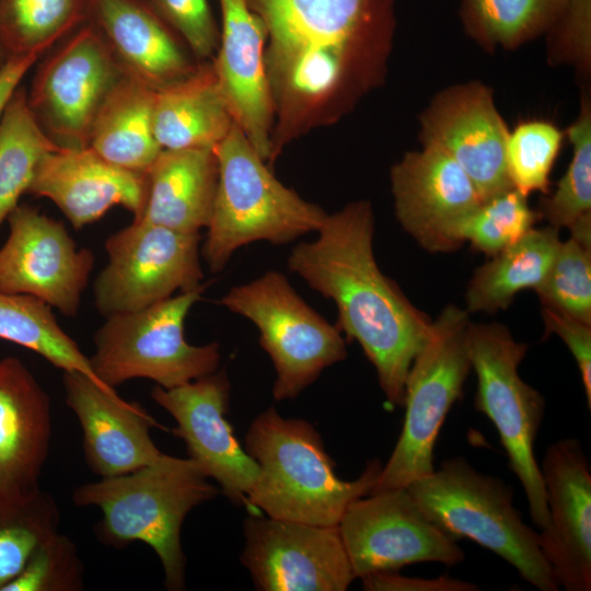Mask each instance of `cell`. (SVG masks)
<instances>
[{"label":"cell","mask_w":591,"mask_h":591,"mask_svg":"<svg viewBox=\"0 0 591 591\" xmlns=\"http://www.w3.org/2000/svg\"><path fill=\"white\" fill-rule=\"evenodd\" d=\"M266 32L274 104V159L297 137L332 121L358 54L384 39L393 0H246Z\"/></svg>","instance_id":"1"},{"label":"cell","mask_w":591,"mask_h":591,"mask_svg":"<svg viewBox=\"0 0 591 591\" xmlns=\"http://www.w3.org/2000/svg\"><path fill=\"white\" fill-rule=\"evenodd\" d=\"M373 230L370 204L351 202L326 216L315 240L297 244L287 266L335 302L337 328L361 346L387 402L403 406L407 373L432 321L380 270Z\"/></svg>","instance_id":"2"},{"label":"cell","mask_w":591,"mask_h":591,"mask_svg":"<svg viewBox=\"0 0 591 591\" xmlns=\"http://www.w3.org/2000/svg\"><path fill=\"white\" fill-rule=\"evenodd\" d=\"M217 494L193 459L161 453L138 470L79 486L72 501L100 509L95 533L102 544L114 548L134 542L149 545L161 561L166 589L181 591L186 578L183 522L192 509Z\"/></svg>","instance_id":"3"},{"label":"cell","mask_w":591,"mask_h":591,"mask_svg":"<svg viewBox=\"0 0 591 591\" xmlns=\"http://www.w3.org/2000/svg\"><path fill=\"white\" fill-rule=\"evenodd\" d=\"M244 449L258 465L247 497L252 514L314 525H337L351 502L370 494L383 466L375 459L358 478L340 479L315 428L273 407L253 420Z\"/></svg>","instance_id":"4"},{"label":"cell","mask_w":591,"mask_h":591,"mask_svg":"<svg viewBox=\"0 0 591 591\" xmlns=\"http://www.w3.org/2000/svg\"><path fill=\"white\" fill-rule=\"evenodd\" d=\"M213 151L218 183L200 247L210 271H221L241 246L287 244L320 229L327 213L279 182L236 124Z\"/></svg>","instance_id":"5"},{"label":"cell","mask_w":591,"mask_h":591,"mask_svg":"<svg viewBox=\"0 0 591 591\" xmlns=\"http://www.w3.org/2000/svg\"><path fill=\"white\" fill-rule=\"evenodd\" d=\"M425 514L445 533L467 537L509 563L541 591L559 589L537 532L513 506V490L501 478L451 457L407 487Z\"/></svg>","instance_id":"6"},{"label":"cell","mask_w":591,"mask_h":591,"mask_svg":"<svg viewBox=\"0 0 591 591\" xmlns=\"http://www.w3.org/2000/svg\"><path fill=\"white\" fill-rule=\"evenodd\" d=\"M467 311L447 305L431 322L405 381L404 424L370 494L407 487L434 471L433 449L470 373ZM369 494V495H370Z\"/></svg>","instance_id":"7"},{"label":"cell","mask_w":591,"mask_h":591,"mask_svg":"<svg viewBox=\"0 0 591 591\" xmlns=\"http://www.w3.org/2000/svg\"><path fill=\"white\" fill-rule=\"evenodd\" d=\"M206 286L138 311L106 316L89 357L99 381L115 390L142 378L173 389L216 372L221 359L219 345H190L184 335L186 316Z\"/></svg>","instance_id":"8"},{"label":"cell","mask_w":591,"mask_h":591,"mask_svg":"<svg viewBox=\"0 0 591 591\" xmlns=\"http://www.w3.org/2000/svg\"><path fill=\"white\" fill-rule=\"evenodd\" d=\"M467 348L477 376L474 408L495 426L508 466L525 494L532 523L541 530L548 522V510L534 444L543 422L545 401L518 371L528 346L517 341L501 324L470 323Z\"/></svg>","instance_id":"9"},{"label":"cell","mask_w":591,"mask_h":591,"mask_svg":"<svg viewBox=\"0 0 591 591\" xmlns=\"http://www.w3.org/2000/svg\"><path fill=\"white\" fill-rule=\"evenodd\" d=\"M220 304L257 327L259 345L276 370L273 395L277 401L298 396L324 369L347 356L337 326L313 310L280 271L268 270L232 287Z\"/></svg>","instance_id":"10"},{"label":"cell","mask_w":591,"mask_h":591,"mask_svg":"<svg viewBox=\"0 0 591 591\" xmlns=\"http://www.w3.org/2000/svg\"><path fill=\"white\" fill-rule=\"evenodd\" d=\"M200 233L134 220L105 242L108 262L94 282L103 316L134 312L202 283Z\"/></svg>","instance_id":"11"},{"label":"cell","mask_w":591,"mask_h":591,"mask_svg":"<svg viewBox=\"0 0 591 591\" xmlns=\"http://www.w3.org/2000/svg\"><path fill=\"white\" fill-rule=\"evenodd\" d=\"M124 74L101 31L86 24L40 63L27 104L58 147L83 149L100 108Z\"/></svg>","instance_id":"12"},{"label":"cell","mask_w":591,"mask_h":591,"mask_svg":"<svg viewBox=\"0 0 591 591\" xmlns=\"http://www.w3.org/2000/svg\"><path fill=\"white\" fill-rule=\"evenodd\" d=\"M358 498L337 524L355 578L416 563L465 559L454 537L432 522L406 487Z\"/></svg>","instance_id":"13"},{"label":"cell","mask_w":591,"mask_h":591,"mask_svg":"<svg viewBox=\"0 0 591 591\" xmlns=\"http://www.w3.org/2000/svg\"><path fill=\"white\" fill-rule=\"evenodd\" d=\"M7 220L0 292L32 296L76 316L94 266L93 252L79 247L62 222L30 205L19 204Z\"/></svg>","instance_id":"14"},{"label":"cell","mask_w":591,"mask_h":591,"mask_svg":"<svg viewBox=\"0 0 591 591\" xmlns=\"http://www.w3.org/2000/svg\"><path fill=\"white\" fill-rule=\"evenodd\" d=\"M241 563L262 591H344L356 579L337 525L252 514Z\"/></svg>","instance_id":"15"},{"label":"cell","mask_w":591,"mask_h":591,"mask_svg":"<svg viewBox=\"0 0 591 591\" xmlns=\"http://www.w3.org/2000/svg\"><path fill=\"white\" fill-rule=\"evenodd\" d=\"M150 395L175 419L173 433L185 442L188 457L233 503L248 508L258 465L241 447L225 417L230 395L227 373L216 371L173 389L155 385Z\"/></svg>","instance_id":"16"},{"label":"cell","mask_w":591,"mask_h":591,"mask_svg":"<svg viewBox=\"0 0 591 591\" xmlns=\"http://www.w3.org/2000/svg\"><path fill=\"white\" fill-rule=\"evenodd\" d=\"M396 217L428 252L455 251L462 222L483 202L465 172L447 153L425 144L391 171Z\"/></svg>","instance_id":"17"},{"label":"cell","mask_w":591,"mask_h":591,"mask_svg":"<svg viewBox=\"0 0 591 591\" xmlns=\"http://www.w3.org/2000/svg\"><path fill=\"white\" fill-rule=\"evenodd\" d=\"M540 470L548 510V522L537 532L541 551L559 588L590 591L591 468L580 441L552 443Z\"/></svg>","instance_id":"18"},{"label":"cell","mask_w":591,"mask_h":591,"mask_svg":"<svg viewBox=\"0 0 591 591\" xmlns=\"http://www.w3.org/2000/svg\"><path fill=\"white\" fill-rule=\"evenodd\" d=\"M508 135L490 92L480 84L442 94L422 118L425 144L454 160L482 201L513 188L506 163Z\"/></svg>","instance_id":"19"},{"label":"cell","mask_w":591,"mask_h":591,"mask_svg":"<svg viewBox=\"0 0 591 591\" xmlns=\"http://www.w3.org/2000/svg\"><path fill=\"white\" fill-rule=\"evenodd\" d=\"M221 31L212 65L234 123L266 163L274 162V104L265 67L266 32L246 0H219Z\"/></svg>","instance_id":"20"},{"label":"cell","mask_w":591,"mask_h":591,"mask_svg":"<svg viewBox=\"0 0 591 591\" xmlns=\"http://www.w3.org/2000/svg\"><path fill=\"white\" fill-rule=\"evenodd\" d=\"M68 407L82 431L84 459L90 470L113 477L138 470L162 453L150 429L158 422L137 403H128L116 391L79 371H63Z\"/></svg>","instance_id":"21"},{"label":"cell","mask_w":591,"mask_h":591,"mask_svg":"<svg viewBox=\"0 0 591 591\" xmlns=\"http://www.w3.org/2000/svg\"><path fill=\"white\" fill-rule=\"evenodd\" d=\"M147 174L116 166L92 148H58L39 161L27 193L50 199L74 229L101 219L114 206L139 217Z\"/></svg>","instance_id":"22"},{"label":"cell","mask_w":591,"mask_h":591,"mask_svg":"<svg viewBox=\"0 0 591 591\" xmlns=\"http://www.w3.org/2000/svg\"><path fill=\"white\" fill-rule=\"evenodd\" d=\"M51 405L43 386L15 357L0 360V496L39 489L51 440Z\"/></svg>","instance_id":"23"},{"label":"cell","mask_w":591,"mask_h":591,"mask_svg":"<svg viewBox=\"0 0 591 591\" xmlns=\"http://www.w3.org/2000/svg\"><path fill=\"white\" fill-rule=\"evenodd\" d=\"M90 16L126 73L154 91L195 67L171 27L144 0H92Z\"/></svg>","instance_id":"24"},{"label":"cell","mask_w":591,"mask_h":591,"mask_svg":"<svg viewBox=\"0 0 591 591\" xmlns=\"http://www.w3.org/2000/svg\"><path fill=\"white\" fill-rule=\"evenodd\" d=\"M146 174L144 206L134 220L185 233L208 227L218 183L213 149L162 150Z\"/></svg>","instance_id":"25"},{"label":"cell","mask_w":591,"mask_h":591,"mask_svg":"<svg viewBox=\"0 0 591 591\" xmlns=\"http://www.w3.org/2000/svg\"><path fill=\"white\" fill-rule=\"evenodd\" d=\"M234 124L212 62L155 91L153 132L162 150L213 149Z\"/></svg>","instance_id":"26"},{"label":"cell","mask_w":591,"mask_h":591,"mask_svg":"<svg viewBox=\"0 0 591 591\" xmlns=\"http://www.w3.org/2000/svg\"><path fill=\"white\" fill-rule=\"evenodd\" d=\"M154 94L125 72L95 117L89 147L116 166L147 173L162 151L153 132Z\"/></svg>","instance_id":"27"},{"label":"cell","mask_w":591,"mask_h":591,"mask_svg":"<svg viewBox=\"0 0 591 591\" xmlns=\"http://www.w3.org/2000/svg\"><path fill=\"white\" fill-rule=\"evenodd\" d=\"M561 241L558 229L532 228L519 241L477 268L468 283L470 312L494 313L506 309L518 292L536 290L544 281Z\"/></svg>","instance_id":"28"},{"label":"cell","mask_w":591,"mask_h":591,"mask_svg":"<svg viewBox=\"0 0 591 591\" xmlns=\"http://www.w3.org/2000/svg\"><path fill=\"white\" fill-rule=\"evenodd\" d=\"M58 147L40 128L24 88H18L0 120V227L27 193L40 159Z\"/></svg>","instance_id":"29"},{"label":"cell","mask_w":591,"mask_h":591,"mask_svg":"<svg viewBox=\"0 0 591 591\" xmlns=\"http://www.w3.org/2000/svg\"><path fill=\"white\" fill-rule=\"evenodd\" d=\"M0 338L33 350L62 371H79L102 384L89 357L58 324L53 308L37 298L0 292Z\"/></svg>","instance_id":"30"},{"label":"cell","mask_w":591,"mask_h":591,"mask_svg":"<svg viewBox=\"0 0 591 591\" xmlns=\"http://www.w3.org/2000/svg\"><path fill=\"white\" fill-rule=\"evenodd\" d=\"M92 0H0V45L8 57L46 51L90 16Z\"/></svg>","instance_id":"31"},{"label":"cell","mask_w":591,"mask_h":591,"mask_svg":"<svg viewBox=\"0 0 591 591\" xmlns=\"http://www.w3.org/2000/svg\"><path fill=\"white\" fill-rule=\"evenodd\" d=\"M54 497L40 488L18 497L0 496V591L22 571L34 549L59 531Z\"/></svg>","instance_id":"32"},{"label":"cell","mask_w":591,"mask_h":591,"mask_svg":"<svg viewBox=\"0 0 591 591\" xmlns=\"http://www.w3.org/2000/svg\"><path fill=\"white\" fill-rule=\"evenodd\" d=\"M567 0H462L466 26L482 38L514 45L551 27Z\"/></svg>","instance_id":"33"},{"label":"cell","mask_w":591,"mask_h":591,"mask_svg":"<svg viewBox=\"0 0 591 591\" xmlns=\"http://www.w3.org/2000/svg\"><path fill=\"white\" fill-rule=\"evenodd\" d=\"M520 190L510 188L483 201L460 225V239L488 256H494L519 241L536 222Z\"/></svg>","instance_id":"34"},{"label":"cell","mask_w":591,"mask_h":591,"mask_svg":"<svg viewBox=\"0 0 591 591\" xmlns=\"http://www.w3.org/2000/svg\"><path fill=\"white\" fill-rule=\"evenodd\" d=\"M572 144L570 164L555 193L545 199L542 215L556 229L569 228L591 211V116L582 108L579 118L569 127Z\"/></svg>","instance_id":"35"},{"label":"cell","mask_w":591,"mask_h":591,"mask_svg":"<svg viewBox=\"0 0 591 591\" xmlns=\"http://www.w3.org/2000/svg\"><path fill=\"white\" fill-rule=\"evenodd\" d=\"M535 291L543 306L591 324V245L572 236L561 242Z\"/></svg>","instance_id":"36"},{"label":"cell","mask_w":591,"mask_h":591,"mask_svg":"<svg viewBox=\"0 0 591 591\" xmlns=\"http://www.w3.org/2000/svg\"><path fill=\"white\" fill-rule=\"evenodd\" d=\"M561 141V131L542 120L523 123L509 132L506 163L512 186L525 196L546 190Z\"/></svg>","instance_id":"37"},{"label":"cell","mask_w":591,"mask_h":591,"mask_svg":"<svg viewBox=\"0 0 591 591\" xmlns=\"http://www.w3.org/2000/svg\"><path fill=\"white\" fill-rule=\"evenodd\" d=\"M84 567L76 543L59 531L32 553L22 571L3 591H80Z\"/></svg>","instance_id":"38"},{"label":"cell","mask_w":591,"mask_h":591,"mask_svg":"<svg viewBox=\"0 0 591 591\" xmlns=\"http://www.w3.org/2000/svg\"><path fill=\"white\" fill-rule=\"evenodd\" d=\"M153 11L177 33L199 58H211L219 31L208 0H148Z\"/></svg>","instance_id":"39"},{"label":"cell","mask_w":591,"mask_h":591,"mask_svg":"<svg viewBox=\"0 0 591 591\" xmlns=\"http://www.w3.org/2000/svg\"><path fill=\"white\" fill-rule=\"evenodd\" d=\"M546 333L560 337L571 351L583 384L587 404L591 407V324L561 311L543 306Z\"/></svg>","instance_id":"40"},{"label":"cell","mask_w":591,"mask_h":591,"mask_svg":"<svg viewBox=\"0 0 591 591\" xmlns=\"http://www.w3.org/2000/svg\"><path fill=\"white\" fill-rule=\"evenodd\" d=\"M368 591H476L473 582L440 576L437 578H416L399 575L397 571L373 572L361 578Z\"/></svg>","instance_id":"41"},{"label":"cell","mask_w":591,"mask_h":591,"mask_svg":"<svg viewBox=\"0 0 591 591\" xmlns=\"http://www.w3.org/2000/svg\"><path fill=\"white\" fill-rule=\"evenodd\" d=\"M40 55V53L34 51L10 56L0 66V120L20 82Z\"/></svg>","instance_id":"42"},{"label":"cell","mask_w":591,"mask_h":591,"mask_svg":"<svg viewBox=\"0 0 591 591\" xmlns=\"http://www.w3.org/2000/svg\"><path fill=\"white\" fill-rule=\"evenodd\" d=\"M8 56L0 45V66L7 60Z\"/></svg>","instance_id":"43"}]
</instances>
